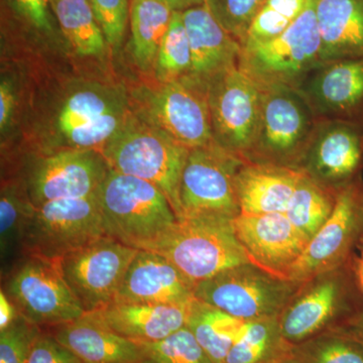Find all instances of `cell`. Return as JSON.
<instances>
[{"label":"cell","mask_w":363,"mask_h":363,"mask_svg":"<svg viewBox=\"0 0 363 363\" xmlns=\"http://www.w3.org/2000/svg\"><path fill=\"white\" fill-rule=\"evenodd\" d=\"M98 199L106 235L138 250L156 252L179 219L161 189L111 169Z\"/></svg>","instance_id":"cell-1"},{"label":"cell","mask_w":363,"mask_h":363,"mask_svg":"<svg viewBox=\"0 0 363 363\" xmlns=\"http://www.w3.org/2000/svg\"><path fill=\"white\" fill-rule=\"evenodd\" d=\"M190 150L131 111L101 150L109 168L154 184L182 218L180 185Z\"/></svg>","instance_id":"cell-2"},{"label":"cell","mask_w":363,"mask_h":363,"mask_svg":"<svg viewBox=\"0 0 363 363\" xmlns=\"http://www.w3.org/2000/svg\"><path fill=\"white\" fill-rule=\"evenodd\" d=\"M362 311L363 296L350 260L300 284L279 313V330L286 342L297 345L343 326Z\"/></svg>","instance_id":"cell-3"},{"label":"cell","mask_w":363,"mask_h":363,"mask_svg":"<svg viewBox=\"0 0 363 363\" xmlns=\"http://www.w3.org/2000/svg\"><path fill=\"white\" fill-rule=\"evenodd\" d=\"M321 47L316 0H309L304 13L285 32L242 45L238 67L259 87L281 85L297 89L321 64Z\"/></svg>","instance_id":"cell-4"},{"label":"cell","mask_w":363,"mask_h":363,"mask_svg":"<svg viewBox=\"0 0 363 363\" xmlns=\"http://www.w3.org/2000/svg\"><path fill=\"white\" fill-rule=\"evenodd\" d=\"M233 220L222 216L182 217L156 252L197 285L227 269L250 264Z\"/></svg>","instance_id":"cell-5"},{"label":"cell","mask_w":363,"mask_h":363,"mask_svg":"<svg viewBox=\"0 0 363 363\" xmlns=\"http://www.w3.org/2000/svg\"><path fill=\"white\" fill-rule=\"evenodd\" d=\"M262 91L259 128L245 160L298 169L316 117L296 88L269 86Z\"/></svg>","instance_id":"cell-6"},{"label":"cell","mask_w":363,"mask_h":363,"mask_svg":"<svg viewBox=\"0 0 363 363\" xmlns=\"http://www.w3.org/2000/svg\"><path fill=\"white\" fill-rule=\"evenodd\" d=\"M104 235L98 193L55 200L35 208L23 233V255L56 262Z\"/></svg>","instance_id":"cell-7"},{"label":"cell","mask_w":363,"mask_h":363,"mask_svg":"<svg viewBox=\"0 0 363 363\" xmlns=\"http://www.w3.org/2000/svg\"><path fill=\"white\" fill-rule=\"evenodd\" d=\"M1 291L21 317L42 329L85 315L56 262L43 257L23 255L4 276Z\"/></svg>","instance_id":"cell-8"},{"label":"cell","mask_w":363,"mask_h":363,"mask_svg":"<svg viewBox=\"0 0 363 363\" xmlns=\"http://www.w3.org/2000/svg\"><path fill=\"white\" fill-rule=\"evenodd\" d=\"M136 113L189 150L213 142L208 86L190 75L138 93Z\"/></svg>","instance_id":"cell-9"},{"label":"cell","mask_w":363,"mask_h":363,"mask_svg":"<svg viewBox=\"0 0 363 363\" xmlns=\"http://www.w3.org/2000/svg\"><path fill=\"white\" fill-rule=\"evenodd\" d=\"M298 286L250 262L197 284L195 298L238 319L253 321L278 317Z\"/></svg>","instance_id":"cell-10"},{"label":"cell","mask_w":363,"mask_h":363,"mask_svg":"<svg viewBox=\"0 0 363 363\" xmlns=\"http://www.w3.org/2000/svg\"><path fill=\"white\" fill-rule=\"evenodd\" d=\"M245 162L214 140L190 150L181 179L182 217L235 219L240 214L235 179Z\"/></svg>","instance_id":"cell-11"},{"label":"cell","mask_w":363,"mask_h":363,"mask_svg":"<svg viewBox=\"0 0 363 363\" xmlns=\"http://www.w3.org/2000/svg\"><path fill=\"white\" fill-rule=\"evenodd\" d=\"M138 252L104 235L65 255L56 264L83 311L89 314L116 301Z\"/></svg>","instance_id":"cell-12"},{"label":"cell","mask_w":363,"mask_h":363,"mask_svg":"<svg viewBox=\"0 0 363 363\" xmlns=\"http://www.w3.org/2000/svg\"><path fill=\"white\" fill-rule=\"evenodd\" d=\"M363 236V182L339 191L331 216L291 267L286 281L302 284L348 264Z\"/></svg>","instance_id":"cell-13"},{"label":"cell","mask_w":363,"mask_h":363,"mask_svg":"<svg viewBox=\"0 0 363 363\" xmlns=\"http://www.w3.org/2000/svg\"><path fill=\"white\" fill-rule=\"evenodd\" d=\"M262 88L234 66L208 83V101L213 140L245 159L259 128Z\"/></svg>","instance_id":"cell-14"},{"label":"cell","mask_w":363,"mask_h":363,"mask_svg":"<svg viewBox=\"0 0 363 363\" xmlns=\"http://www.w3.org/2000/svg\"><path fill=\"white\" fill-rule=\"evenodd\" d=\"M109 169L99 150L62 149L33 160L23 183L30 202L39 208L55 200L97 194Z\"/></svg>","instance_id":"cell-15"},{"label":"cell","mask_w":363,"mask_h":363,"mask_svg":"<svg viewBox=\"0 0 363 363\" xmlns=\"http://www.w3.org/2000/svg\"><path fill=\"white\" fill-rule=\"evenodd\" d=\"M130 112L128 99L117 90L91 86L75 91L67 98L57 117L64 149L101 152Z\"/></svg>","instance_id":"cell-16"},{"label":"cell","mask_w":363,"mask_h":363,"mask_svg":"<svg viewBox=\"0 0 363 363\" xmlns=\"http://www.w3.org/2000/svg\"><path fill=\"white\" fill-rule=\"evenodd\" d=\"M298 169L335 192L362 180V124L318 121Z\"/></svg>","instance_id":"cell-17"},{"label":"cell","mask_w":363,"mask_h":363,"mask_svg":"<svg viewBox=\"0 0 363 363\" xmlns=\"http://www.w3.org/2000/svg\"><path fill=\"white\" fill-rule=\"evenodd\" d=\"M317 121L363 125V58L325 62L297 88Z\"/></svg>","instance_id":"cell-18"},{"label":"cell","mask_w":363,"mask_h":363,"mask_svg":"<svg viewBox=\"0 0 363 363\" xmlns=\"http://www.w3.org/2000/svg\"><path fill=\"white\" fill-rule=\"evenodd\" d=\"M233 223L250 262L286 281L310 241L285 213L240 214Z\"/></svg>","instance_id":"cell-19"},{"label":"cell","mask_w":363,"mask_h":363,"mask_svg":"<svg viewBox=\"0 0 363 363\" xmlns=\"http://www.w3.org/2000/svg\"><path fill=\"white\" fill-rule=\"evenodd\" d=\"M195 288L194 281L161 253L138 250L114 302L185 306L194 300Z\"/></svg>","instance_id":"cell-20"},{"label":"cell","mask_w":363,"mask_h":363,"mask_svg":"<svg viewBox=\"0 0 363 363\" xmlns=\"http://www.w3.org/2000/svg\"><path fill=\"white\" fill-rule=\"evenodd\" d=\"M182 16L192 52L191 77L208 86L221 72L238 66L242 45L224 30L206 2L183 11Z\"/></svg>","instance_id":"cell-21"},{"label":"cell","mask_w":363,"mask_h":363,"mask_svg":"<svg viewBox=\"0 0 363 363\" xmlns=\"http://www.w3.org/2000/svg\"><path fill=\"white\" fill-rule=\"evenodd\" d=\"M189 306L113 302L87 315L124 338L154 343L186 327Z\"/></svg>","instance_id":"cell-22"},{"label":"cell","mask_w":363,"mask_h":363,"mask_svg":"<svg viewBox=\"0 0 363 363\" xmlns=\"http://www.w3.org/2000/svg\"><path fill=\"white\" fill-rule=\"evenodd\" d=\"M45 330L84 363H140L145 357L143 343L119 336L87 314Z\"/></svg>","instance_id":"cell-23"},{"label":"cell","mask_w":363,"mask_h":363,"mask_svg":"<svg viewBox=\"0 0 363 363\" xmlns=\"http://www.w3.org/2000/svg\"><path fill=\"white\" fill-rule=\"evenodd\" d=\"M302 171L245 162L235 179L240 214L285 213Z\"/></svg>","instance_id":"cell-24"},{"label":"cell","mask_w":363,"mask_h":363,"mask_svg":"<svg viewBox=\"0 0 363 363\" xmlns=\"http://www.w3.org/2000/svg\"><path fill=\"white\" fill-rule=\"evenodd\" d=\"M321 63L363 58V0H316Z\"/></svg>","instance_id":"cell-25"},{"label":"cell","mask_w":363,"mask_h":363,"mask_svg":"<svg viewBox=\"0 0 363 363\" xmlns=\"http://www.w3.org/2000/svg\"><path fill=\"white\" fill-rule=\"evenodd\" d=\"M173 13L160 0H131L130 49L140 70L154 72L157 52Z\"/></svg>","instance_id":"cell-26"},{"label":"cell","mask_w":363,"mask_h":363,"mask_svg":"<svg viewBox=\"0 0 363 363\" xmlns=\"http://www.w3.org/2000/svg\"><path fill=\"white\" fill-rule=\"evenodd\" d=\"M245 322L194 298L189 306L186 327L215 363H224Z\"/></svg>","instance_id":"cell-27"},{"label":"cell","mask_w":363,"mask_h":363,"mask_svg":"<svg viewBox=\"0 0 363 363\" xmlns=\"http://www.w3.org/2000/svg\"><path fill=\"white\" fill-rule=\"evenodd\" d=\"M293 346L281 335L278 317L247 321L224 363L286 362Z\"/></svg>","instance_id":"cell-28"},{"label":"cell","mask_w":363,"mask_h":363,"mask_svg":"<svg viewBox=\"0 0 363 363\" xmlns=\"http://www.w3.org/2000/svg\"><path fill=\"white\" fill-rule=\"evenodd\" d=\"M35 208L26 194L23 183L11 182L1 188L0 198V245H1V274L6 276L9 264L18 262L16 253L23 255V238ZM9 269V271H11Z\"/></svg>","instance_id":"cell-29"},{"label":"cell","mask_w":363,"mask_h":363,"mask_svg":"<svg viewBox=\"0 0 363 363\" xmlns=\"http://www.w3.org/2000/svg\"><path fill=\"white\" fill-rule=\"evenodd\" d=\"M62 32L82 57L99 56L106 39L87 0H50Z\"/></svg>","instance_id":"cell-30"},{"label":"cell","mask_w":363,"mask_h":363,"mask_svg":"<svg viewBox=\"0 0 363 363\" xmlns=\"http://www.w3.org/2000/svg\"><path fill=\"white\" fill-rule=\"evenodd\" d=\"M338 192L325 187L302 172L285 214L311 240L331 216Z\"/></svg>","instance_id":"cell-31"},{"label":"cell","mask_w":363,"mask_h":363,"mask_svg":"<svg viewBox=\"0 0 363 363\" xmlns=\"http://www.w3.org/2000/svg\"><path fill=\"white\" fill-rule=\"evenodd\" d=\"M293 363H363V341L336 327L293 346Z\"/></svg>","instance_id":"cell-32"},{"label":"cell","mask_w":363,"mask_h":363,"mask_svg":"<svg viewBox=\"0 0 363 363\" xmlns=\"http://www.w3.org/2000/svg\"><path fill=\"white\" fill-rule=\"evenodd\" d=\"M192 52L180 11H174L168 30L157 52L154 73L157 82L167 83L190 75Z\"/></svg>","instance_id":"cell-33"},{"label":"cell","mask_w":363,"mask_h":363,"mask_svg":"<svg viewBox=\"0 0 363 363\" xmlns=\"http://www.w3.org/2000/svg\"><path fill=\"white\" fill-rule=\"evenodd\" d=\"M309 0H267L242 45L271 40L285 32L304 13Z\"/></svg>","instance_id":"cell-34"},{"label":"cell","mask_w":363,"mask_h":363,"mask_svg":"<svg viewBox=\"0 0 363 363\" xmlns=\"http://www.w3.org/2000/svg\"><path fill=\"white\" fill-rule=\"evenodd\" d=\"M143 344L145 357L140 363H215L188 327L157 342Z\"/></svg>","instance_id":"cell-35"},{"label":"cell","mask_w":363,"mask_h":363,"mask_svg":"<svg viewBox=\"0 0 363 363\" xmlns=\"http://www.w3.org/2000/svg\"><path fill=\"white\" fill-rule=\"evenodd\" d=\"M267 0H206L208 9L227 33L242 45Z\"/></svg>","instance_id":"cell-36"},{"label":"cell","mask_w":363,"mask_h":363,"mask_svg":"<svg viewBox=\"0 0 363 363\" xmlns=\"http://www.w3.org/2000/svg\"><path fill=\"white\" fill-rule=\"evenodd\" d=\"M42 328L21 317L0 331V363H28L30 347Z\"/></svg>","instance_id":"cell-37"},{"label":"cell","mask_w":363,"mask_h":363,"mask_svg":"<svg viewBox=\"0 0 363 363\" xmlns=\"http://www.w3.org/2000/svg\"><path fill=\"white\" fill-rule=\"evenodd\" d=\"M107 44L118 47L130 23L131 0H87Z\"/></svg>","instance_id":"cell-38"},{"label":"cell","mask_w":363,"mask_h":363,"mask_svg":"<svg viewBox=\"0 0 363 363\" xmlns=\"http://www.w3.org/2000/svg\"><path fill=\"white\" fill-rule=\"evenodd\" d=\"M28 363H84L50 332L42 329L35 339Z\"/></svg>","instance_id":"cell-39"},{"label":"cell","mask_w":363,"mask_h":363,"mask_svg":"<svg viewBox=\"0 0 363 363\" xmlns=\"http://www.w3.org/2000/svg\"><path fill=\"white\" fill-rule=\"evenodd\" d=\"M14 9L21 18L38 30L50 32L52 30L50 0H11Z\"/></svg>","instance_id":"cell-40"},{"label":"cell","mask_w":363,"mask_h":363,"mask_svg":"<svg viewBox=\"0 0 363 363\" xmlns=\"http://www.w3.org/2000/svg\"><path fill=\"white\" fill-rule=\"evenodd\" d=\"M16 96L11 83L7 79H2L0 84V130L1 133L7 130L13 117Z\"/></svg>","instance_id":"cell-41"},{"label":"cell","mask_w":363,"mask_h":363,"mask_svg":"<svg viewBox=\"0 0 363 363\" xmlns=\"http://www.w3.org/2000/svg\"><path fill=\"white\" fill-rule=\"evenodd\" d=\"M20 316L18 310L14 307L6 294L0 292V331L4 330L7 327L16 321V318Z\"/></svg>","instance_id":"cell-42"},{"label":"cell","mask_w":363,"mask_h":363,"mask_svg":"<svg viewBox=\"0 0 363 363\" xmlns=\"http://www.w3.org/2000/svg\"><path fill=\"white\" fill-rule=\"evenodd\" d=\"M160 1L166 4L173 11L183 13L189 9L204 4L206 0H160Z\"/></svg>","instance_id":"cell-43"},{"label":"cell","mask_w":363,"mask_h":363,"mask_svg":"<svg viewBox=\"0 0 363 363\" xmlns=\"http://www.w3.org/2000/svg\"><path fill=\"white\" fill-rule=\"evenodd\" d=\"M342 327L363 341V311L348 320Z\"/></svg>","instance_id":"cell-44"},{"label":"cell","mask_w":363,"mask_h":363,"mask_svg":"<svg viewBox=\"0 0 363 363\" xmlns=\"http://www.w3.org/2000/svg\"><path fill=\"white\" fill-rule=\"evenodd\" d=\"M359 255H354L351 259V264H352L353 271H354L355 277H357L358 286H359L360 291H362L363 296V250H359Z\"/></svg>","instance_id":"cell-45"},{"label":"cell","mask_w":363,"mask_h":363,"mask_svg":"<svg viewBox=\"0 0 363 363\" xmlns=\"http://www.w3.org/2000/svg\"><path fill=\"white\" fill-rule=\"evenodd\" d=\"M357 248H358V250H363V236H362V240H360L359 245H358Z\"/></svg>","instance_id":"cell-46"},{"label":"cell","mask_w":363,"mask_h":363,"mask_svg":"<svg viewBox=\"0 0 363 363\" xmlns=\"http://www.w3.org/2000/svg\"><path fill=\"white\" fill-rule=\"evenodd\" d=\"M281 363H293V362H281Z\"/></svg>","instance_id":"cell-47"}]
</instances>
